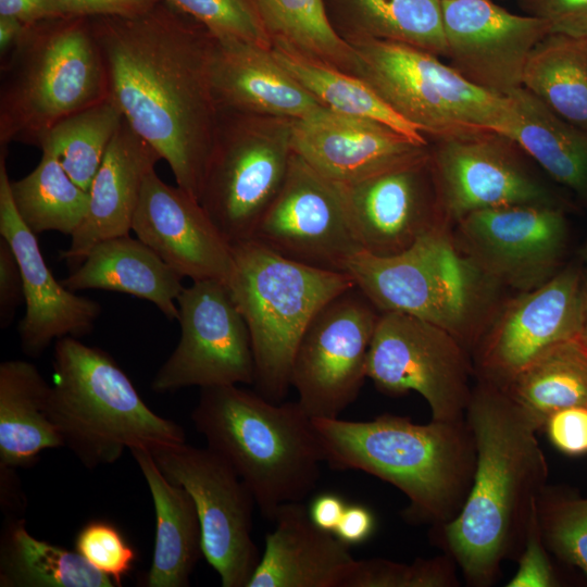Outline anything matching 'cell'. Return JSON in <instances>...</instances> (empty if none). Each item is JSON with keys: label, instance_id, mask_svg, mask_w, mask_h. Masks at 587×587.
<instances>
[{"label": "cell", "instance_id": "1", "mask_svg": "<svg viewBox=\"0 0 587 587\" xmlns=\"http://www.w3.org/2000/svg\"><path fill=\"white\" fill-rule=\"evenodd\" d=\"M109 99L199 201L220 110L211 82L213 34L165 0L134 16L90 17Z\"/></svg>", "mask_w": 587, "mask_h": 587}, {"label": "cell", "instance_id": "2", "mask_svg": "<svg viewBox=\"0 0 587 587\" xmlns=\"http://www.w3.org/2000/svg\"><path fill=\"white\" fill-rule=\"evenodd\" d=\"M465 421L476 449L473 482L460 512L434 526L432 539L469 585L488 587L500 576L502 563L522 551L548 464L539 429L500 387L477 379Z\"/></svg>", "mask_w": 587, "mask_h": 587}, {"label": "cell", "instance_id": "3", "mask_svg": "<svg viewBox=\"0 0 587 587\" xmlns=\"http://www.w3.org/2000/svg\"><path fill=\"white\" fill-rule=\"evenodd\" d=\"M324 462L338 471H362L409 499L407 521L442 525L460 512L472 485L476 449L465 419L413 423L383 414L371 421L312 419Z\"/></svg>", "mask_w": 587, "mask_h": 587}, {"label": "cell", "instance_id": "4", "mask_svg": "<svg viewBox=\"0 0 587 587\" xmlns=\"http://www.w3.org/2000/svg\"><path fill=\"white\" fill-rule=\"evenodd\" d=\"M191 420L207 447L249 488L264 517L273 521L282 504L302 501L315 488L324 452L298 401L273 402L237 385L207 387Z\"/></svg>", "mask_w": 587, "mask_h": 587}, {"label": "cell", "instance_id": "5", "mask_svg": "<svg viewBox=\"0 0 587 587\" xmlns=\"http://www.w3.org/2000/svg\"><path fill=\"white\" fill-rule=\"evenodd\" d=\"M49 414L63 446L88 469L117 461L124 450L186 441L183 428L154 413L127 374L102 349L75 337L55 340Z\"/></svg>", "mask_w": 587, "mask_h": 587}, {"label": "cell", "instance_id": "6", "mask_svg": "<svg viewBox=\"0 0 587 587\" xmlns=\"http://www.w3.org/2000/svg\"><path fill=\"white\" fill-rule=\"evenodd\" d=\"M452 227H440L392 255L353 254L345 273L380 312L433 323L472 353L502 304L503 289L457 247Z\"/></svg>", "mask_w": 587, "mask_h": 587}, {"label": "cell", "instance_id": "7", "mask_svg": "<svg viewBox=\"0 0 587 587\" xmlns=\"http://www.w3.org/2000/svg\"><path fill=\"white\" fill-rule=\"evenodd\" d=\"M0 66V147L37 145L64 117L109 98L101 50L88 17L27 25Z\"/></svg>", "mask_w": 587, "mask_h": 587}, {"label": "cell", "instance_id": "8", "mask_svg": "<svg viewBox=\"0 0 587 587\" xmlns=\"http://www.w3.org/2000/svg\"><path fill=\"white\" fill-rule=\"evenodd\" d=\"M232 247L234 268L227 286L249 330L253 385L267 400L283 402L307 326L329 300L355 285L346 273L288 260L252 239Z\"/></svg>", "mask_w": 587, "mask_h": 587}, {"label": "cell", "instance_id": "9", "mask_svg": "<svg viewBox=\"0 0 587 587\" xmlns=\"http://www.w3.org/2000/svg\"><path fill=\"white\" fill-rule=\"evenodd\" d=\"M350 46L357 58L354 75L425 136L475 128L509 136L510 99L474 86L439 57L385 40Z\"/></svg>", "mask_w": 587, "mask_h": 587}, {"label": "cell", "instance_id": "10", "mask_svg": "<svg viewBox=\"0 0 587 587\" xmlns=\"http://www.w3.org/2000/svg\"><path fill=\"white\" fill-rule=\"evenodd\" d=\"M292 121L220 110L199 202L230 245L251 239L292 155Z\"/></svg>", "mask_w": 587, "mask_h": 587}, {"label": "cell", "instance_id": "11", "mask_svg": "<svg viewBox=\"0 0 587 587\" xmlns=\"http://www.w3.org/2000/svg\"><path fill=\"white\" fill-rule=\"evenodd\" d=\"M367 378L386 395L419 392L432 420L465 419L475 376L470 351L446 329L399 312L379 313L370 345Z\"/></svg>", "mask_w": 587, "mask_h": 587}, {"label": "cell", "instance_id": "12", "mask_svg": "<svg viewBox=\"0 0 587 587\" xmlns=\"http://www.w3.org/2000/svg\"><path fill=\"white\" fill-rule=\"evenodd\" d=\"M426 138L440 205L451 227L465 215L486 209L561 205L511 137L475 128Z\"/></svg>", "mask_w": 587, "mask_h": 587}, {"label": "cell", "instance_id": "13", "mask_svg": "<svg viewBox=\"0 0 587 587\" xmlns=\"http://www.w3.org/2000/svg\"><path fill=\"white\" fill-rule=\"evenodd\" d=\"M160 471L191 496L202 553L223 587H247L260 561L252 538L254 498L237 473L210 448L180 442L153 448Z\"/></svg>", "mask_w": 587, "mask_h": 587}, {"label": "cell", "instance_id": "14", "mask_svg": "<svg viewBox=\"0 0 587 587\" xmlns=\"http://www.w3.org/2000/svg\"><path fill=\"white\" fill-rule=\"evenodd\" d=\"M379 313L354 286L329 300L307 326L290 385L311 419H337L358 398Z\"/></svg>", "mask_w": 587, "mask_h": 587}, {"label": "cell", "instance_id": "15", "mask_svg": "<svg viewBox=\"0 0 587 587\" xmlns=\"http://www.w3.org/2000/svg\"><path fill=\"white\" fill-rule=\"evenodd\" d=\"M180 339L155 373L158 394L185 387L253 385L255 364L247 324L226 283L193 280L177 298Z\"/></svg>", "mask_w": 587, "mask_h": 587}, {"label": "cell", "instance_id": "16", "mask_svg": "<svg viewBox=\"0 0 587 587\" xmlns=\"http://www.w3.org/2000/svg\"><path fill=\"white\" fill-rule=\"evenodd\" d=\"M459 250L503 288L545 284L562 267L569 224L562 205L514 204L472 212L452 226Z\"/></svg>", "mask_w": 587, "mask_h": 587}, {"label": "cell", "instance_id": "17", "mask_svg": "<svg viewBox=\"0 0 587 587\" xmlns=\"http://www.w3.org/2000/svg\"><path fill=\"white\" fill-rule=\"evenodd\" d=\"M583 275L576 266L562 267L541 286L504 300L471 353L476 378L504 388L542 353L577 339Z\"/></svg>", "mask_w": 587, "mask_h": 587}, {"label": "cell", "instance_id": "18", "mask_svg": "<svg viewBox=\"0 0 587 587\" xmlns=\"http://www.w3.org/2000/svg\"><path fill=\"white\" fill-rule=\"evenodd\" d=\"M251 239L288 260L342 273L348 260L362 251L338 184L295 152L285 180Z\"/></svg>", "mask_w": 587, "mask_h": 587}, {"label": "cell", "instance_id": "19", "mask_svg": "<svg viewBox=\"0 0 587 587\" xmlns=\"http://www.w3.org/2000/svg\"><path fill=\"white\" fill-rule=\"evenodd\" d=\"M338 186L362 251L397 254L450 226L440 205L428 146L363 179Z\"/></svg>", "mask_w": 587, "mask_h": 587}, {"label": "cell", "instance_id": "20", "mask_svg": "<svg viewBox=\"0 0 587 587\" xmlns=\"http://www.w3.org/2000/svg\"><path fill=\"white\" fill-rule=\"evenodd\" d=\"M449 65L474 86L508 97L523 87L535 47L550 34L547 23L513 14L491 0H441Z\"/></svg>", "mask_w": 587, "mask_h": 587}, {"label": "cell", "instance_id": "21", "mask_svg": "<svg viewBox=\"0 0 587 587\" xmlns=\"http://www.w3.org/2000/svg\"><path fill=\"white\" fill-rule=\"evenodd\" d=\"M5 149L0 153V235L10 243L23 276L26 312L17 327L21 348L37 358L53 340L89 334L101 305L66 288L46 264L36 235L22 221L12 199Z\"/></svg>", "mask_w": 587, "mask_h": 587}, {"label": "cell", "instance_id": "22", "mask_svg": "<svg viewBox=\"0 0 587 587\" xmlns=\"http://www.w3.org/2000/svg\"><path fill=\"white\" fill-rule=\"evenodd\" d=\"M132 230L183 278L227 284L233 247L200 202L152 170L146 177Z\"/></svg>", "mask_w": 587, "mask_h": 587}, {"label": "cell", "instance_id": "23", "mask_svg": "<svg viewBox=\"0 0 587 587\" xmlns=\"http://www.w3.org/2000/svg\"><path fill=\"white\" fill-rule=\"evenodd\" d=\"M291 143L296 154L336 184L363 179L428 146L379 122L327 109L294 120Z\"/></svg>", "mask_w": 587, "mask_h": 587}, {"label": "cell", "instance_id": "24", "mask_svg": "<svg viewBox=\"0 0 587 587\" xmlns=\"http://www.w3.org/2000/svg\"><path fill=\"white\" fill-rule=\"evenodd\" d=\"M211 82L218 110L301 120L323 108L276 60L272 46L213 35Z\"/></svg>", "mask_w": 587, "mask_h": 587}, {"label": "cell", "instance_id": "25", "mask_svg": "<svg viewBox=\"0 0 587 587\" xmlns=\"http://www.w3.org/2000/svg\"><path fill=\"white\" fill-rule=\"evenodd\" d=\"M161 160L124 120L112 139L89 189V208L60 259L76 268L98 242L129 235L147 175Z\"/></svg>", "mask_w": 587, "mask_h": 587}, {"label": "cell", "instance_id": "26", "mask_svg": "<svg viewBox=\"0 0 587 587\" xmlns=\"http://www.w3.org/2000/svg\"><path fill=\"white\" fill-rule=\"evenodd\" d=\"M247 587H340L354 562L349 546L317 527L301 501L282 504Z\"/></svg>", "mask_w": 587, "mask_h": 587}, {"label": "cell", "instance_id": "27", "mask_svg": "<svg viewBox=\"0 0 587 587\" xmlns=\"http://www.w3.org/2000/svg\"><path fill=\"white\" fill-rule=\"evenodd\" d=\"M183 277L150 247L129 235L96 243L61 283L72 291H117L153 303L170 321L178 319Z\"/></svg>", "mask_w": 587, "mask_h": 587}, {"label": "cell", "instance_id": "28", "mask_svg": "<svg viewBox=\"0 0 587 587\" xmlns=\"http://www.w3.org/2000/svg\"><path fill=\"white\" fill-rule=\"evenodd\" d=\"M150 490L155 512L152 562L145 585L186 587L202 555L196 504L185 488L166 478L148 448L129 450Z\"/></svg>", "mask_w": 587, "mask_h": 587}, {"label": "cell", "instance_id": "29", "mask_svg": "<svg viewBox=\"0 0 587 587\" xmlns=\"http://www.w3.org/2000/svg\"><path fill=\"white\" fill-rule=\"evenodd\" d=\"M50 387L30 362L0 364V467H29L63 446L48 410Z\"/></svg>", "mask_w": 587, "mask_h": 587}, {"label": "cell", "instance_id": "30", "mask_svg": "<svg viewBox=\"0 0 587 587\" xmlns=\"http://www.w3.org/2000/svg\"><path fill=\"white\" fill-rule=\"evenodd\" d=\"M334 32L347 43L385 40L446 55L441 0H323Z\"/></svg>", "mask_w": 587, "mask_h": 587}, {"label": "cell", "instance_id": "31", "mask_svg": "<svg viewBox=\"0 0 587 587\" xmlns=\"http://www.w3.org/2000/svg\"><path fill=\"white\" fill-rule=\"evenodd\" d=\"M508 98L513 109L509 137L587 209V132L555 116L524 87Z\"/></svg>", "mask_w": 587, "mask_h": 587}, {"label": "cell", "instance_id": "32", "mask_svg": "<svg viewBox=\"0 0 587 587\" xmlns=\"http://www.w3.org/2000/svg\"><path fill=\"white\" fill-rule=\"evenodd\" d=\"M1 587H113L78 552L37 539L25 521L5 523L0 539Z\"/></svg>", "mask_w": 587, "mask_h": 587}, {"label": "cell", "instance_id": "33", "mask_svg": "<svg viewBox=\"0 0 587 587\" xmlns=\"http://www.w3.org/2000/svg\"><path fill=\"white\" fill-rule=\"evenodd\" d=\"M523 87L555 116L587 132V39L548 34L529 55Z\"/></svg>", "mask_w": 587, "mask_h": 587}, {"label": "cell", "instance_id": "34", "mask_svg": "<svg viewBox=\"0 0 587 587\" xmlns=\"http://www.w3.org/2000/svg\"><path fill=\"white\" fill-rule=\"evenodd\" d=\"M272 52L323 108L379 122L419 143L428 145L421 130L397 114L358 76L308 58L282 42H272Z\"/></svg>", "mask_w": 587, "mask_h": 587}, {"label": "cell", "instance_id": "35", "mask_svg": "<svg viewBox=\"0 0 587 587\" xmlns=\"http://www.w3.org/2000/svg\"><path fill=\"white\" fill-rule=\"evenodd\" d=\"M501 389L542 430L553 412L587 407V348L578 339L559 344Z\"/></svg>", "mask_w": 587, "mask_h": 587}, {"label": "cell", "instance_id": "36", "mask_svg": "<svg viewBox=\"0 0 587 587\" xmlns=\"http://www.w3.org/2000/svg\"><path fill=\"white\" fill-rule=\"evenodd\" d=\"M272 42L354 75L352 47L332 28L323 0H245Z\"/></svg>", "mask_w": 587, "mask_h": 587}, {"label": "cell", "instance_id": "37", "mask_svg": "<svg viewBox=\"0 0 587 587\" xmlns=\"http://www.w3.org/2000/svg\"><path fill=\"white\" fill-rule=\"evenodd\" d=\"M38 165L26 176L10 182L16 211L35 234L55 230L72 236L89 208V192L65 172L58 157L41 149Z\"/></svg>", "mask_w": 587, "mask_h": 587}, {"label": "cell", "instance_id": "38", "mask_svg": "<svg viewBox=\"0 0 587 587\" xmlns=\"http://www.w3.org/2000/svg\"><path fill=\"white\" fill-rule=\"evenodd\" d=\"M122 122V113L108 98L59 121L39 137L36 146L50 149L68 176L89 192Z\"/></svg>", "mask_w": 587, "mask_h": 587}, {"label": "cell", "instance_id": "39", "mask_svg": "<svg viewBox=\"0 0 587 587\" xmlns=\"http://www.w3.org/2000/svg\"><path fill=\"white\" fill-rule=\"evenodd\" d=\"M537 515L547 549L587 575V498L558 496L546 486Z\"/></svg>", "mask_w": 587, "mask_h": 587}, {"label": "cell", "instance_id": "40", "mask_svg": "<svg viewBox=\"0 0 587 587\" xmlns=\"http://www.w3.org/2000/svg\"><path fill=\"white\" fill-rule=\"evenodd\" d=\"M457 564L448 554L410 564L382 558L354 560L340 587H455Z\"/></svg>", "mask_w": 587, "mask_h": 587}, {"label": "cell", "instance_id": "41", "mask_svg": "<svg viewBox=\"0 0 587 587\" xmlns=\"http://www.w3.org/2000/svg\"><path fill=\"white\" fill-rule=\"evenodd\" d=\"M75 551L91 566L110 577L115 586L130 573L137 560L134 547L114 524L91 520L84 524L74 539Z\"/></svg>", "mask_w": 587, "mask_h": 587}, {"label": "cell", "instance_id": "42", "mask_svg": "<svg viewBox=\"0 0 587 587\" xmlns=\"http://www.w3.org/2000/svg\"><path fill=\"white\" fill-rule=\"evenodd\" d=\"M165 1L204 25L214 36L236 37L272 46L245 0Z\"/></svg>", "mask_w": 587, "mask_h": 587}, {"label": "cell", "instance_id": "43", "mask_svg": "<svg viewBox=\"0 0 587 587\" xmlns=\"http://www.w3.org/2000/svg\"><path fill=\"white\" fill-rule=\"evenodd\" d=\"M519 565L508 587H554L558 578L547 554L537 515V502L532 511L524 545L516 559Z\"/></svg>", "mask_w": 587, "mask_h": 587}, {"label": "cell", "instance_id": "44", "mask_svg": "<svg viewBox=\"0 0 587 587\" xmlns=\"http://www.w3.org/2000/svg\"><path fill=\"white\" fill-rule=\"evenodd\" d=\"M527 15L548 24L550 34L587 39V0H516Z\"/></svg>", "mask_w": 587, "mask_h": 587}, {"label": "cell", "instance_id": "45", "mask_svg": "<svg viewBox=\"0 0 587 587\" xmlns=\"http://www.w3.org/2000/svg\"><path fill=\"white\" fill-rule=\"evenodd\" d=\"M542 430L560 452L571 457L586 454L587 407H570L553 412Z\"/></svg>", "mask_w": 587, "mask_h": 587}, {"label": "cell", "instance_id": "46", "mask_svg": "<svg viewBox=\"0 0 587 587\" xmlns=\"http://www.w3.org/2000/svg\"><path fill=\"white\" fill-rule=\"evenodd\" d=\"M21 302H25L24 284L17 259L3 237L0 238V324L12 322Z\"/></svg>", "mask_w": 587, "mask_h": 587}, {"label": "cell", "instance_id": "47", "mask_svg": "<svg viewBox=\"0 0 587 587\" xmlns=\"http://www.w3.org/2000/svg\"><path fill=\"white\" fill-rule=\"evenodd\" d=\"M64 16H134L147 12L161 0H54Z\"/></svg>", "mask_w": 587, "mask_h": 587}, {"label": "cell", "instance_id": "48", "mask_svg": "<svg viewBox=\"0 0 587 587\" xmlns=\"http://www.w3.org/2000/svg\"><path fill=\"white\" fill-rule=\"evenodd\" d=\"M375 529L373 513L362 504H347L334 534L346 545L367 540Z\"/></svg>", "mask_w": 587, "mask_h": 587}, {"label": "cell", "instance_id": "49", "mask_svg": "<svg viewBox=\"0 0 587 587\" xmlns=\"http://www.w3.org/2000/svg\"><path fill=\"white\" fill-rule=\"evenodd\" d=\"M0 15L13 16L26 25L64 16L54 0H0Z\"/></svg>", "mask_w": 587, "mask_h": 587}, {"label": "cell", "instance_id": "50", "mask_svg": "<svg viewBox=\"0 0 587 587\" xmlns=\"http://www.w3.org/2000/svg\"><path fill=\"white\" fill-rule=\"evenodd\" d=\"M347 507L341 497L335 494H321L315 497L308 510L312 522L323 530L334 533Z\"/></svg>", "mask_w": 587, "mask_h": 587}, {"label": "cell", "instance_id": "51", "mask_svg": "<svg viewBox=\"0 0 587 587\" xmlns=\"http://www.w3.org/2000/svg\"><path fill=\"white\" fill-rule=\"evenodd\" d=\"M27 25L10 15H0V61L15 49Z\"/></svg>", "mask_w": 587, "mask_h": 587}, {"label": "cell", "instance_id": "52", "mask_svg": "<svg viewBox=\"0 0 587 587\" xmlns=\"http://www.w3.org/2000/svg\"><path fill=\"white\" fill-rule=\"evenodd\" d=\"M577 339L587 348V268L583 275V316Z\"/></svg>", "mask_w": 587, "mask_h": 587}, {"label": "cell", "instance_id": "53", "mask_svg": "<svg viewBox=\"0 0 587 587\" xmlns=\"http://www.w3.org/2000/svg\"><path fill=\"white\" fill-rule=\"evenodd\" d=\"M579 257L580 260L585 263L587 266V241L583 245V247L579 250Z\"/></svg>", "mask_w": 587, "mask_h": 587}]
</instances>
